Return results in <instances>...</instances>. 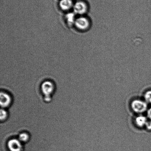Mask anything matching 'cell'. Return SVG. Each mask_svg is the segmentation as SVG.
Segmentation results:
<instances>
[{"instance_id": "obj_4", "label": "cell", "mask_w": 151, "mask_h": 151, "mask_svg": "<svg viewBox=\"0 0 151 151\" xmlns=\"http://www.w3.org/2000/svg\"><path fill=\"white\" fill-rule=\"evenodd\" d=\"M7 146L10 151H21L23 147L21 142L14 139L9 140L7 143Z\"/></svg>"}, {"instance_id": "obj_8", "label": "cell", "mask_w": 151, "mask_h": 151, "mask_svg": "<svg viewBox=\"0 0 151 151\" xmlns=\"http://www.w3.org/2000/svg\"><path fill=\"white\" fill-rule=\"evenodd\" d=\"M72 2L71 0H61L60 1V7L63 10L69 9L72 6Z\"/></svg>"}, {"instance_id": "obj_10", "label": "cell", "mask_w": 151, "mask_h": 151, "mask_svg": "<svg viewBox=\"0 0 151 151\" xmlns=\"http://www.w3.org/2000/svg\"><path fill=\"white\" fill-rule=\"evenodd\" d=\"M29 135L26 133H22L19 136V140L22 142H25L29 140Z\"/></svg>"}, {"instance_id": "obj_5", "label": "cell", "mask_w": 151, "mask_h": 151, "mask_svg": "<svg viewBox=\"0 0 151 151\" xmlns=\"http://www.w3.org/2000/svg\"><path fill=\"white\" fill-rule=\"evenodd\" d=\"M74 11L78 14H83L86 12L87 7L86 4L83 1H78L74 6Z\"/></svg>"}, {"instance_id": "obj_7", "label": "cell", "mask_w": 151, "mask_h": 151, "mask_svg": "<svg viewBox=\"0 0 151 151\" xmlns=\"http://www.w3.org/2000/svg\"><path fill=\"white\" fill-rule=\"evenodd\" d=\"M135 124L137 126L142 128L145 126L147 122V118L143 115H139L135 119Z\"/></svg>"}, {"instance_id": "obj_13", "label": "cell", "mask_w": 151, "mask_h": 151, "mask_svg": "<svg viewBox=\"0 0 151 151\" xmlns=\"http://www.w3.org/2000/svg\"><path fill=\"white\" fill-rule=\"evenodd\" d=\"M145 126L149 131H151V121H147Z\"/></svg>"}, {"instance_id": "obj_6", "label": "cell", "mask_w": 151, "mask_h": 151, "mask_svg": "<svg viewBox=\"0 0 151 151\" xmlns=\"http://www.w3.org/2000/svg\"><path fill=\"white\" fill-rule=\"evenodd\" d=\"M0 97V104L1 108H5L10 105L12 99L9 94L5 92H1Z\"/></svg>"}, {"instance_id": "obj_3", "label": "cell", "mask_w": 151, "mask_h": 151, "mask_svg": "<svg viewBox=\"0 0 151 151\" xmlns=\"http://www.w3.org/2000/svg\"><path fill=\"white\" fill-rule=\"evenodd\" d=\"M75 24L78 29L81 30H85L89 27L90 22L87 18L81 17L76 20Z\"/></svg>"}, {"instance_id": "obj_11", "label": "cell", "mask_w": 151, "mask_h": 151, "mask_svg": "<svg viewBox=\"0 0 151 151\" xmlns=\"http://www.w3.org/2000/svg\"><path fill=\"white\" fill-rule=\"evenodd\" d=\"M144 98L146 103H151V90H149L145 93Z\"/></svg>"}, {"instance_id": "obj_9", "label": "cell", "mask_w": 151, "mask_h": 151, "mask_svg": "<svg viewBox=\"0 0 151 151\" xmlns=\"http://www.w3.org/2000/svg\"><path fill=\"white\" fill-rule=\"evenodd\" d=\"M66 19L68 23L72 25L75 23V14L73 13H69L66 15Z\"/></svg>"}, {"instance_id": "obj_2", "label": "cell", "mask_w": 151, "mask_h": 151, "mask_svg": "<svg viewBox=\"0 0 151 151\" xmlns=\"http://www.w3.org/2000/svg\"><path fill=\"white\" fill-rule=\"evenodd\" d=\"M132 109L135 113H141L145 112L147 108V103L139 100H136L132 102Z\"/></svg>"}, {"instance_id": "obj_1", "label": "cell", "mask_w": 151, "mask_h": 151, "mask_svg": "<svg viewBox=\"0 0 151 151\" xmlns=\"http://www.w3.org/2000/svg\"><path fill=\"white\" fill-rule=\"evenodd\" d=\"M41 91L44 95V100L46 102H50L51 100V95L54 92V86L50 81H46L43 83L41 87Z\"/></svg>"}, {"instance_id": "obj_12", "label": "cell", "mask_w": 151, "mask_h": 151, "mask_svg": "<svg viewBox=\"0 0 151 151\" xmlns=\"http://www.w3.org/2000/svg\"><path fill=\"white\" fill-rule=\"evenodd\" d=\"M7 116V113L6 111L3 109H1L0 112V118L1 121H4L6 119Z\"/></svg>"}, {"instance_id": "obj_14", "label": "cell", "mask_w": 151, "mask_h": 151, "mask_svg": "<svg viewBox=\"0 0 151 151\" xmlns=\"http://www.w3.org/2000/svg\"><path fill=\"white\" fill-rule=\"evenodd\" d=\"M147 115L148 118L151 121V107L148 110Z\"/></svg>"}]
</instances>
